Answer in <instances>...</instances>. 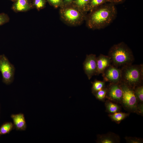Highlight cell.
<instances>
[{"label":"cell","instance_id":"obj_1","mask_svg":"<svg viewBox=\"0 0 143 143\" xmlns=\"http://www.w3.org/2000/svg\"><path fill=\"white\" fill-rule=\"evenodd\" d=\"M116 10L113 3L104 4L90 11L87 19L88 27L92 29L104 28L115 18Z\"/></svg>","mask_w":143,"mask_h":143},{"label":"cell","instance_id":"obj_2","mask_svg":"<svg viewBox=\"0 0 143 143\" xmlns=\"http://www.w3.org/2000/svg\"><path fill=\"white\" fill-rule=\"evenodd\" d=\"M108 56L110 59L111 64L118 68L132 64L134 61L132 50L123 42L112 46Z\"/></svg>","mask_w":143,"mask_h":143},{"label":"cell","instance_id":"obj_3","mask_svg":"<svg viewBox=\"0 0 143 143\" xmlns=\"http://www.w3.org/2000/svg\"><path fill=\"white\" fill-rule=\"evenodd\" d=\"M121 82L133 89L142 84L143 79V65L132 64L122 66Z\"/></svg>","mask_w":143,"mask_h":143},{"label":"cell","instance_id":"obj_4","mask_svg":"<svg viewBox=\"0 0 143 143\" xmlns=\"http://www.w3.org/2000/svg\"><path fill=\"white\" fill-rule=\"evenodd\" d=\"M86 12L79 8L69 7L62 9L60 11L61 17L63 21L73 26L81 24L86 19Z\"/></svg>","mask_w":143,"mask_h":143},{"label":"cell","instance_id":"obj_5","mask_svg":"<svg viewBox=\"0 0 143 143\" xmlns=\"http://www.w3.org/2000/svg\"><path fill=\"white\" fill-rule=\"evenodd\" d=\"M120 83L122 91L121 101L123 105L129 110L137 112V99L134 89L123 83Z\"/></svg>","mask_w":143,"mask_h":143},{"label":"cell","instance_id":"obj_6","mask_svg":"<svg viewBox=\"0 0 143 143\" xmlns=\"http://www.w3.org/2000/svg\"><path fill=\"white\" fill-rule=\"evenodd\" d=\"M0 71L3 82L7 84L11 83L13 80L15 68L3 55L0 56Z\"/></svg>","mask_w":143,"mask_h":143},{"label":"cell","instance_id":"obj_7","mask_svg":"<svg viewBox=\"0 0 143 143\" xmlns=\"http://www.w3.org/2000/svg\"><path fill=\"white\" fill-rule=\"evenodd\" d=\"M103 81L112 83H119L121 82L120 68L112 64L108 66L102 73Z\"/></svg>","mask_w":143,"mask_h":143},{"label":"cell","instance_id":"obj_8","mask_svg":"<svg viewBox=\"0 0 143 143\" xmlns=\"http://www.w3.org/2000/svg\"><path fill=\"white\" fill-rule=\"evenodd\" d=\"M96 57L95 54L87 55L83 63V69L89 79H91L93 76L96 75Z\"/></svg>","mask_w":143,"mask_h":143},{"label":"cell","instance_id":"obj_9","mask_svg":"<svg viewBox=\"0 0 143 143\" xmlns=\"http://www.w3.org/2000/svg\"><path fill=\"white\" fill-rule=\"evenodd\" d=\"M120 83H110L107 87L106 97L111 101L118 102L121 101L122 91Z\"/></svg>","mask_w":143,"mask_h":143},{"label":"cell","instance_id":"obj_10","mask_svg":"<svg viewBox=\"0 0 143 143\" xmlns=\"http://www.w3.org/2000/svg\"><path fill=\"white\" fill-rule=\"evenodd\" d=\"M111 64L110 59L108 55L100 54L96 57L97 70L96 75L102 74L105 69Z\"/></svg>","mask_w":143,"mask_h":143},{"label":"cell","instance_id":"obj_11","mask_svg":"<svg viewBox=\"0 0 143 143\" xmlns=\"http://www.w3.org/2000/svg\"><path fill=\"white\" fill-rule=\"evenodd\" d=\"M120 142L119 137L117 135L111 132L97 136V142L100 143H115Z\"/></svg>","mask_w":143,"mask_h":143},{"label":"cell","instance_id":"obj_12","mask_svg":"<svg viewBox=\"0 0 143 143\" xmlns=\"http://www.w3.org/2000/svg\"><path fill=\"white\" fill-rule=\"evenodd\" d=\"M11 117L12 119L14 126L16 129L24 130L26 127V125L24 115L22 113L12 114Z\"/></svg>","mask_w":143,"mask_h":143},{"label":"cell","instance_id":"obj_13","mask_svg":"<svg viewBox=\"0 0 143 143\" xmlns=\"http://www.w3.org/2000/svg\"><path fill=\"white\" fill-rule=\"evenodd\" d=\"M30 7L28 0H18L14 4L13 8L15 10L23 11L29 10Z\"/></svg>","mask_w":143,"mask_h":143},{"label":"cell","instance_id":"obj_14","mask_svg":"<svg viewBox=\"0 0 143 143\" xmlns=\"http://www.w3.org/2000/svg\"><path fill=\"white\" fill-rule=\"evenodd\" d=\"M129 114L118 112L109 115L112 120L116 122H119L127 117Z\"/></svg>","mask_w":143,"mask_h":143},{"label":"cell","instance_id":"obj_15","mask_svg":"<svg viewBox=\"0 0 143 143\" xmlns=\"http://www.w3.org/2000/svg\"><path fill=\"white\" fill-rule=\"evenodd\" d=\"M105 105L106 110L109 113L113 114L120 111V108L119 105L109 100L106 101Z\"/></svg>","mask_w":143,"mask_h":143},{"label":"cell","instance_id":"obj_16","mask_svg":"<svg viewBox=\"0 0 143 143\" xmlns=\"http://www.w3.org/2000/svg\"><path fill=\"white\" fill-rule=\"evenodd\" d=\"M105 82L95 80L92 82V87L91 88L92 93L94 94L97 92L106 87Z\"/></svg>","mask_w":143,"mask_h":143},{"label":"cell","instance_id":"obj_17","mask_svg":"<svg viewBox=\"0 0 143 143\" xmlns=\"http://www.w3.org/2000/svg\"><path fill=\"white\" fill-rule=\"evenodd\" d=\"M108 2L107 0H90L87 11L90 12L97 7Z\"/></svg>","mask_w":143,"mask_h":143},{"label":"cell","instance_id":"obj_18","mask_svg":"<svg viewBox=\"0 0 143 143\" xmlns=\"http://www.w3.org/2000/svg\"><path fill=\"white\" fill-rule=\"evenodd\" d=\"M14 126L11 122H7L3 124L0 128V135L9 133L13 129Z\"/></svg>","mask_w":143,"mask_h":143},{"label":"cell","instance_id":"obj_19","mask_svg":"<svg viewBox=\"0 0 143 143\" xmlns=\"http://www.w3.org/2000/svg\"><path fill=\"white\" fill-rule=\"evenodd\" d=\"M90 0H75V3L78 8L87 12Z\"/></svg>","mask_w":143,"mask_h":143},{"label":"cell","instance_id":"obj_20","mask_svg":"<svg viewBox=\"0 0 143 143\" xmlns=\"http://www.w3.org/2000/svg\"><path fill=\"white\" fill-rule=\"evenodd\" d=\"M135 95L137 99L141 102L143 101V86L142 84L137 86L134 89Z\"/></svg>","mask_w":143,"mask_h":143},{"label":"cell","instance_id":"obj_21","mask_svg":"<svg viewBox=\"0 0 143 143\" xmlns=\"http://www.w3.org/2000/svg\"><path fill=\"white\" fill-rule=\"evenodd\" d=\"M107 91V87H105L97 92L93 95L95 96L97 99L100 100H104L106 97Z\"/></svg>","mask_w":143,"mask_h":143},{"label":"cell","instance_id":"obj_22","mask_svg":"<svg viewBox=\"0 0 143 143\" xmlns=\"http://www.w3.org/2000/svg\"><path fill=\"white\" fill-rule=\"evenodd\" d=\"M125 138L128 143H141L142 142V139L137 137H126Z\"/></svg>","mask_w":143,"mask_h":143},{"label":"cell","instance_id":"obj_23","mask_svg":"<svg viewBox=\"0 0 143 143\" xmlns=\"http://www.w3.org/2000/svg\"><path fill=\"white\" fill-rule=\"evenodd\" d=\"M9 20V18L6 14H0V26L7 22Z\"/></svg>","mask_w":143,"mask_h":143},{"label":"cell","instance_id":"obj_24","mask_svg":"<svg viewBox=\"0 0 143 143\" xmlns=\"http://www.w3.org/2000/svg\"><path fill=\"white\" fill-rule=\"evenodd\" d=\"M34 4L38 9H40L43 8L45 4L44 0H34Z\"/></svg>","mask_w":143,"mask_h":143},{"label":"cell","instance_id":"obj_25","mask_svg":"<svg viewBox=\"0 0 143 143\" xmlns=\"http://www.w3.org/2000/svg\"><path fill=\"white\" fill-rule=\"evenodd\" d=\"M61 0H48L49 2L55 6H57Z\"/></svg>","mask_w":143,"mask_h":143},{"label":"cell","instance_id":"obj_26","mask_svg":"<svg viewBox=\"0 0 143 143\" xmlns=\"http://www.w3.org/2000/svg\"><path fill=\"white\" fill-rule=\"evenodd\" d=\"M123 0H107L108 2L117 3L121 2Z\"/></svg>","mask_w":143,"mask_h":143},{"label":"cell","instance_id":"obj_27","mask_svg":"<svg viewBox=\"0 0 143 143\" xmlns=\"http://www.w3.org/2000/svg\"><path fill=\"white\" fill-rule=\"evenodd\" d=\"M73 0H65V1L66 2H71Z\"/></svg>","mask_w":143,"mask_h":143},{"label":"cell","instance_id":"obj_28","mask_svg":"<svg viewBox=\"0 0 143 143\" xmlns=\"http://www.w3.org/2000/svg\"><path fill=\"white\" fill-rule=\"evenodd\" d=\"M17 0H16V1H17Z\"/></svg>","mask_w":143,"mask_h":143},{"label":"cell","instance_id":"obj_29","mask_svg":"<svg viewBox=\"0 0 143 143\" xmlns=\"http://www.w3.org/2000/svg\"></svg>","mask_w":143,"mask_h":143}]
</instances>
